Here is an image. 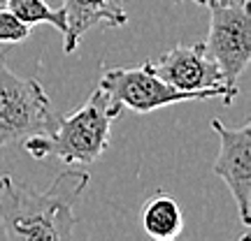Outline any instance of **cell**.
Segmentation results:
<instances>
[{
  "label": "cell",
  "mask_w": 251,
  "mask_h": 241,
  "mask_svg": "<svg viewBox=\"0 0 251 241\" xmlns=\"http://www.w3.org/2000/svg\"><path fill=\"white\" fill-rule=\"evenodd\" d=\"M119 114L121 109L112 107L107 93L98 86L75 114L61 116L51 134H35L21 144L37 160L56 155L65 165H91L107 149L109 128Z\"/></svg>",
  "instance_id": "2"
},
{
  "label": "cell",
  "mask_w": 251,
  "mask_h": 241,
  "mask_svg": "<svg viewBox=\"0 0 251 241\" xmlns=\"http://www.w3.org/2000/svg\"><path fill=\"white\" fill-rule=\"evenodd\" d=\"M61 116L37 79H21L0 56V146L51 134Z\"/></svg>",
  "instance_id": "4"
},
{
  "label": "cell",
  "mask_w": 251,
  "mask_h": 241,
  "mask_svg": "<svg viewBox=\"0 0 251 241\" xmlns=\"http://www.w3.org/2000/svg\"><path fill=\"white\" fill-rule=\"evenodd\" d=\"M7 7V0H0V9H5Z\"/></svg>",
  "instance_id": "12"
},
{
  "label": "cell",
  "mask_w": 251,
  "mask_h": 241,
  "mask_svg": "<svg viewBox=\"0 0 251 241\" xmlns=\"http://www.w3.org/2000/svg\"><path fill=\"white\" fill-rule=\"evenodd\" d=\"M219 137V155L212 172L224 179L233 195L242 225H251V123L228 128L219 118L209 121Z\"/></svg>",
  "instance_id": "6"
},
{
  "label": "cell",
  "mask_w": 251,
  "mask_h": 241,
  "mask_svg": "<svg viewBox=\"0 0 251 241\" xmlns=\"http://www.w3.org/2000/svg\"><path fill=\"white\" fill-rule=\"evenodd\" d=\"M89 172L63 170L45 193L21 186L9 174L0 176V223L12 241H63L77 225L75 204L86 190Z\"/></svg>",
  "instance_id": "1"
},
{
  "label": "cell",
  "mask_w": 251,
  "mask_h": 241,
  "mask_svg": "<svg viewBox=\"0 0 251 241\" xmlns=\"http://www.w3.org/2000/svg\"><path fill=\"white\" fill-rule=\"evenodd\" d=\"M144 65L153 74H158L165 84L179 90H202L226 86L219 65L207 56L205 42L177 44L175 49L161 54L156 61H147Z\"/></svg>",
  "instance_id": "7"
},
{
  "label": "cell",
  "mask_w": 251,
  "mask_h": 241,
  "mask_svg": "<svg viewBox=\"0 0 251 241\" xmlns=\"http://www.w3.org/2000/svg\"><path fill=\"white\" fill-rule=\"evenodd\" d=\"M209 33L207 56L219 65L226 86H237L251 61V17L249 0H207Z\"/></svg>",
  "instance_id": "5"
},
{
  "label": "cell",
  "mask_w": 251,
  "mask_h": 241,
  "mask_svg": "<svg viewBox=\"0 0 251 241\" xmlns=\"http://www.w3.org/2000/svg\"><path fill=\"white\" fill-rule=\"evenodd\" d=\"M65 12L68 30L63 35V51L72 54L84 33L96 26L117 28L128 23V14L124 9L126 0H61Z\"/></svg>",
  "instance_id": "8"
},
{
  "label": "cell",
  "mask_w": 251,
  "mask_h": 241,
  "mask_svg": "<svg viewBox=\"0 0 251 241\" xmlns=\"http://www.w3.org/2000/svg\"><path fill=\"white\" fill-rule=\"evenodd\" d=\"M140 220H142L144 232L158 241L177 239L184 230V216H181L179 204L165 193H156L144 202Z\"/></svg>",
  "instance_id": "9"
},
{
  "label": "cell",
  "mask_w": 251,
  "mask_h": 241,
  "mask_svg": "<svg viewBox=\"0 0 251 241\" xmlns=\"http://www.w3.org/2000/svg\"><path fill=\"white\" fill-rule=\"evenodd\" d=\"M7 9L14 17L26 23V26H37V23H49L54 26L61 35H65L68 23H65V12L49 7L45 0H7Z\"/></svg>",
  "instance_id": "10"
},
{
  "label": "cell",
  "mask_w": 251,
  "mask_h": 241,
  "mask_svg": "<svg viewBox=\"0 0 251 241\" xmlns=\"http://www.w3.org/2000/svg\"><path fill=\"white\" fill-rule=\"evenodd\" d=\"M100 88L107 93L112 107H126L137 114H149L168 105L186 102V100H207L221 98L226 105H230L237 95L235 86H216V88L202 90H179L165 84L153 74L147 65L142 67H109L100 74Z\"/></svg>",
  "instance_id": "3"
},
{
  "label": "cell",
  "mask_w": 251,
  "mask_h": 241,
  "mask_svg": "<svg viewBox=\"0 0 251 241\" xmlns=\"http://www.w3.org/2000/svg\"><path fill=\"white\" fill-rule=\"evenodd\" d=\"M30 35V26L21 23L7 7L0 9V42L2 44H19L28 40Z\"/></svg>",
  "instance_id": "11"
},
{
  "label": "cell",
  "mask_w": 251,
  "mask_h": 241,
  "mask_svg": "<svg viewBox=\"0 0 251 241\" xmlns=\"http://www.w3.org/2000/svg\"><path fill=\"white\" fill-rule=\"evenodd\" d=\"M175 2H181V0H175ZM196 2H198V5H205L207 0H196Z\"/></svg>",
  "instance_id": "13"
}]
</instances>
